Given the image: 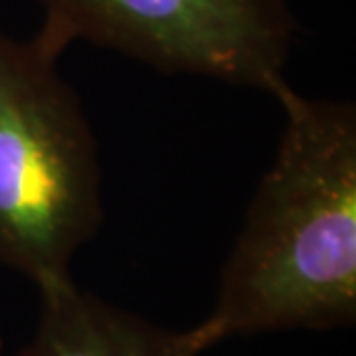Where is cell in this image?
Masks as SVG:
<instances>
[{"label": "cell", "instance_id": "1", "mask_svg": "<svg viewBox=\"0 0 356 356\" xmlns=\"http://www.w3.org/2000/svg\"><path fill=\"white\" fill-rule=\"evenodd\" d=\"M284 130L220 275L204 352L232 336L338 329L356 319V109L289 83L273 92Z\"/></svg>", "mask_w": 356, "mask_h": 356}, {"label": "cell", "instance_id": "2", "mask_svg": "<svg viewBox=\"0 0 356 356\" xmlns=\"http://www.w3.org/2000/svg\"><path fill=\"white\" fill-rule=\"evenodd\" d=\"M60 54L0 31V266L38 289L72 280L104 220L97 141Z\"/></svg>", "mask_w": 356, "mask_h": 356}, {"label": "cell", "instance_id": "3", "mask_svg": "<svg viewBox=\"0 0 356 356\" xmlns=\"http://www.w3.org/2000/svg\"><path fill=\"white\" fill-rule=\"evenodd\" d=\"M38 35L58 51L76 40L165 74L273 92L287 81L296 21L289 0H38Z\"/></svg>", "mask_w": 356, "mask_h": 356}, {"label": "cell", "instance_id": "4", "mask_svg": "<svg viewBox=\"0 0 356 356\" xmlns=\"http://www.w3.org/2000/svg\"><path fill=\"white\" fill-rule=\"evenodd\" d=\"M42 315L17 356H199L190 331H169L83 291L74 280L40 289Z\"/></svg>", "mask_w": 356, "mask_h": 356}, {"label": "cell", "instance_id": "5", "mask_svg": "<svg viewBox=\"0 0 356 356\" xmlns=\"http://www.w3.org/2000/svg\"><path fill=\"white\" fill-rule=\"evenodd\" d=\"M0 356H3V338H0Z\"/></svg>", "mask_w": 356, "mask_h": 356}]
</instances>
